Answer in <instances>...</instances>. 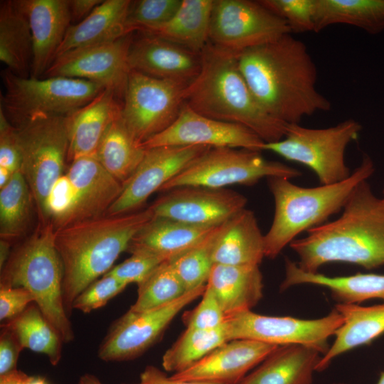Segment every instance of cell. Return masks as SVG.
I'll list each match as a JSON object with an SVG mask.
<instances>
[{"label": "cell", "instance_id": "ee69618b", "mask_svg": "<svg viewBox=\"0 0 384 384\" xmlns=\"http://www.w3.org/2000/svg\"><path fill=\"white\" fill-rule=\"evenodd\" d=\"M164 261L166 260L147 252H134L126 260L113 267L108 273L127 284L133 282L138 284Z\"/></svg>", "mask_w": 384, "mask_h": 384}, {"label": "cell", "instance_id": "9a60e30c", "mask_svg": "<svg viewBox=\"0 0 384 384\" xmlns=\"http://www.w3.org/2000/svg\"><path fill=\"white\" fill-rule=\"evenodd\" d=\"M132 33L115 41L66 53L56 58L43 77L63 76L89 80L124 98L130 68Z\"/></svg>", "mask_w": 384, "mask_h": 384}, {"label": "cell", "instance_id": "7dc6e473", "mask_svg": "<svg viewBox=\"0 0 384 384\" xmlns=\"http://www.w3.org/2000/svg\"><path fill=\"white\" fill-rule=\"evenodd\" d=\"M23 349L14 332L6 324L1 326L0 375L16 369L17 361Z\"/></svg>", "mask_w": 384, "mask_h": 384}, {"label": "cell", "instance_id": "f35d334b", "mask_svg": "<svg viewBox=\"0 0 384 384\" xmlns=\"http://www.w3.org/2000/svg\"><path fill=\"white\" fill-rule=\"evenodd\" d=\"M219 225L192 248L169 260L186 292L207 283L214 265L213 251Z\"/></svg>", "mask_w": 384, "mask_h": 384}, {"label": "cell", "instance_id": "60d3db41", "mask_svg": "<svg viewBox=\"0 0 384 384\" xmlns=\"http://www.w3.org/2000/svg\"><path fill=\"white\" fill-rule=\"evenodd\" d=\"M259 1L285 21L291 32L314 31L315 0H260Z\"/></svg>", "mask_w": 384, "mask_h": 384}, {"label": "cell", "instance_id": "8d00e7d4", "mask_svg": "<svg viewBox=\"0 0 384 384\" xmlns=\"http://www.w3.org/2000/svg\"><path fill=\"white\" fill-rule=\"evenodd\" d=\"M0 189V235L9 241L26 229L33 196L21 171L15 173Z\"/></svg>", "mask_w": 384, "mask_h": 384}, {"label": "cell", "instance_id": "6f0895ef", "mask_svg": "<svg viewBox=\"0 0 384 384\" xmlns=\"http://www.w3.org/2000/svg\"><path fill=\"white\" fill-rule=\"evenodd\" d=\"M380 200H381L382 205H383V206L384 208V188L383 190V197L380 198Z\"/></svg>", "mask_w": 384, "mask_h": 384}, {"label": "cell", "instance_id": "ac0fdd59", "mask_svg": "<svg viewBox=\"0 0 384 384\" xmlns=\"http://www.w3.org/2000/svg\"><path fill=\"white\" fill-rule=\"evenodd\" d=\"M265 143L242 125L203 116L183 105L175 121L142 146L145 149L164 146H205L262 151Z\"/></svg>", "mask_w": 384, "mask_h": 384}, {"label": "cell", "instance_id": "816d5d0a", "mask_svg": "<svg viewBox=\"0 0 384 384\" xmlns=\"http://www.w3.org/2000/svg\"><path fill=\"white\" fill-rule=\"evenodd\" d=\"M9 255V241L5 240H1L0 243V267L1 270L6 263L7 259Z\"/></svg>", "mask_w": 384, "mask_h": 384}, {"label": "cell", "instance_id": "f5cc1de1", "mask_svg": "<svg viewBox=\"0 0 384 384\" xmlns=\"http://www.w3.org/2000/svg\"><path fill=\"white\" fill-rule=\"evenodd\" d=\"M78 384H102V382L95 375L86 373L80 378Z\"/></svg>", "mask_w": 384, "mask_h": 384}, {"label": "cell", "instance_id": "1f68e13d", "mask_svg": "<svg viewBox=\"0 0 384 384\" xmlns=\"http://www.w3.org/2000/svg\"><path fill=\"white\" fill-rule=\"evenodd\" d=\"M214 0H182L166 23L142 33L156 36L201 53L209 43V28Z\"/></svg>", "mask_w": 384, "mask_h": 384}, {"label": "cell", "instance_id": "7402d4cb", "mask_svg": "<svg viewBox=\"0 0 384 384\" xmlns=\"http://www.w3.org/2000/svg\"><path fill=\"white\" fill-rule=\"evenodd\" d=\"M65 174L75 193V206L69 224L106 215L123 188V184L106 171L95 156L73 161Z\"/></svg>", "mask_w": 384, "mask_h": 384}, {"label": "cell", "instance_id": "d4e9b609", "mask_svg": "<svg viewBox=\"0 0 384 384\" xmlns=\"http://www.w3.org/2000/svg\"><path fill=\"white\" fill-rule=\"evenodd\" d=\"M131 2L102 1L86 18L70 26L54 60L66 53L113 41L130 34L127 33L126 21Z\"/></svg>", "mask_w": 384, "mask_h": 384}, {"label": "cell", "instance_id": "d590c367", "mask_svg": "<svg viewBox=\"0 0 384 384\" xmlns=\"http://www.w3.org/2000/svg\"><path fill=\"white\" fill-rule=\"evenodd\" d=\"M228 341L224 324L213 329H186L162 357L166 371L178 373Z\"/></svg>", "mask_w": 384, "mask_h": 384}, {"label": "cell", "instance_id": "ab89813d", "mask_svg": "<svg viewBox=\"0 0 384 384\" xmlns=\"http://www.w3.org/2000/svg\"><path fill=\"white\" fill-rule=\"evenodd\" d=\"M182 0L132 1L126 21L128 33L156 29L168 22L179 9Z\"/></svg>", "mask_w": 384, "mask_h": 384}, {"label": "cell", "instance_id": "3957f363", "mask_svg": "<svg viewBox=\"0 0 384 384\" xmlns=\"http://www.w3.org/2000/svg\"><path fill=\"white\" fill-rule=\"evenodd\" d=\"M153 218L149 207L80 220L55 230L54 245L63 265V297L68 316L78 296L112 268L135 235Z\"/></svg>", "mask_w": 384, "mask_h": 384}, {"label": "cell", "instance_id": "d6a6232c", "mask_svg": "<svg viewBox=\"0 0 384 384\" xmlns=\"http://www.w3.org/2000/svg\"><path fill=\"white\" fill-rule=\"evenodd\" d=\"M334 24L379 33L384 30V0H315L314 32Z\"/></svg>", "mask_w": 384, "mask_h": 384}, {"label": "cell", "instance_id": "bcb514c9", "mask_svg": "<svg viewBox=\"0 0 384 384\" xmlns=\"http://www.w3.org/2000/svg\"><path fill=\"white\" fill-rule=\"evenodd\" d=\"M31 302H35L34 296L23 287H0V320L15 318Z\"/></svg>", "mask_w": 384, "mask_h": 384}, {"label": "cell", "instance_id": "ffe728a7", "mask_svg": "<svg viewBox=\"0 0 384 384\" xmlns=\"http://www.w3.org/2000/svg\"><path fill=\"white\" fill-rule=\"evenodd\" d=\"M128 60L130 70L186 85L197 77L201 65V53L146 33L133 38Z\"/></svg>", "mask_w": 384, "mask_h": 384}, {"label": "cell", "instance_id": "836d02e7", "mask_svg": "<svg viewBox=\"0 0 384 384\" xmlns=\"http://www.w3.org/2000/svg\"><path fill=\"white\" fill-rule=\"evenodd\" d=\"M146 149L127 129L119 117L103 134L95 157L117 180L124 183L142 161Z\"/></svg>", "mask_w": 384, "mask_h": 384}, {"label": "cell", "instance_id": "f1b7e54d", "mask_svg": "<svg viewBox=\"0 0 384 384\" xmlns=\"http://www.w3.org/2000/svg\"><path fill=\"white\" fill-rule=\"evenodd\" d=\"M206 285L226 316L251 310L262 297V275L259 265L214 264Z\"/></svg>", "mask_w": 384, "mask_h": 384}, {"label": "cell", "instance_id": "5bb4252c", "mask_svg": "<svg viewBox=\"0 0 384 384\" xmlns=\"http://www.w3.org/2000/svg\"><path fill=\"white\" fill-rule=\"evenodd\" d=\"M206 286L187 292L178 299L156 309L128 310L111 325L100 345L98 357L105 361H124L139 357L158 340L186 305L203 295Z\"/></svg>", "mask_w": 384, "mask_h": 384}, {"label": "cell", "instance_id": "52a82bcc", "mask_svg": "<svg viewBox=\"0 0 384 384\" xmlns=\"http://www.w3.org/2000/svg\"><path fill=\"white\" fill-rule=\"evenodd\" d=\"M1 107L17 125L47 117L68 116L96 97L104 88L86 80L63 76L22 78L6 69Z\"/></svg>", "mask_w": 384, "mask_h": 384}, {"label": "cell", "instance_id": "681fc988", "mask_svg": "<svg viewBox=\"0 0 384 384\" xmlns=\"http://www.w3.org/2000/svg\"><path fill=\"white\" fill-rule=\"evenodd\" d=\"M102 2V0H68L71 21H81Z\"/></svg>", "mask_w": 384, "mask_h": 384}, {"label": "cell", "instance_id": "9f6ffc18", "mask_svg": "<svg viewBox=\"0 0 384 384\" xmlns=\"http://www.w3.org/2000/svg\"><path fill=\"white\" fill-rule=\"evenodd\" d=\"M377 384H384V372L381 373Z\"/></svg>", "mask_w": 384, "mask_h": 384}, {"label": "cell", "instance_id": "8fae6325", "mask_svg": "<svg viewBox=\"0 0 384 384\" xmlns=\"http://www.w3.org/2000/svg\"><path fill=\"white\" fill-rule=\"evenodd\" d=\"M186 86L130 71L120 118L139 142L143 144L175 121L184 105Z\"/></svg>", "mask_w": 384, "mask_h": 384}, {"label": "cell", "instance_id": "11a10c76", "mask_svg": "<svg viewBox=\"0 0 384 384\" xmlns=\"http://www.w3.org/2000/svg\"><path fill=\"white\" fill-rule=\"evenodd\" d=\"M21 384H49L43 378L27 375Z\"/></svg>", "mask_w": 384, "mask_h": 384}, {"label": "cell", "instance_id": "e575fe53", "mask_svg": "<svg viewBox=\"0 0 384 384\" xmlns=\"http://www.w3.org/2000/svg\"><path fill=\"white\" fill-rule=\"evenodd\" d=\"M4 324L14 332L23 348L44 354L53 366L58 364L63 342L36 304H30Z\"/></svg>", "mask_w": 384, "mask_h": 384}, {"label": "cell", "instance_id": "484cf974", "mask_svg": "<svg viewBox=\"0 0 384 384\" xmlns=\"http://www.w3.org/2000/svg\"><path fill=\"white\" fill-rule=\"evenodd\" d=\"M217 226H199L154 217L135 235L127 250L131 254L147 252L170 260L199 243Z\"/></svg>", "mask_w": 384, "mask_h": 384}, {"label": "cell", "instance_id": "277c9868", "mask_svg": "<svg viewBox=\"0 0 384 384\" xmlns=\"http://www.w3.org/2000/svg\"><path fill=\"white\" fill-rule=\"evenodd\" d=\"M201 58L197 77L184 89L185 105L203 116L242 125L265 143L284 137L288 124L260 105L239 69L236 53L209 42Z\"/></svg>", "mask_w": 384, "mask_h": 384}, {"label": "cell", "instance_id": "db71d44e", "mask_svg": "<svg viewBox=\"0 0 384 384\" xmlns=\"http://www.w3.org/2000/svg\"><path fill=\"white\" fill-rule=\"evenodd\" d=\"M14 174L7 169L0 167V188L8 183Z\"/></svg>", "mask_w": 384, "mask_h": 384}, {"label": "cell", "instance_id": "cb8c5ba5", "mask_svg": "<svg viewBox=\"0 0 384 384\" xmlns=\"http://www.w3.org/2000/svg\"><path fill=\"white\" fill-rule=\"evenodd\" d=\"M264 257V235L252 210L245 208L218 226L213 251L214 264L259 265Z\"/></svg>", "mask_w": 384, "mask_h": 384}, {"label": "cell", "instance_id": "74e56055", "mask_svg": "<svg viewBox=\"0 0 384 384\" xmlns=\"http://www.w3.org/2000/svg\"><path fill=\"white\" fill-rule=\"evenodd\" d=\"M137 285V300L129 309L132 311L161 307L187 292L169 260L158 265Z\"/></svg>", "mask_w": 384, "mask_h": 384}, {"label": "cell", "instance_id": "7c38bea8", "mask_svg": "<svg viewBox=\"0 0 384 384\" xmlns=\"http://www.w3.org/2000/svg\"><path fill=\"white\" fill-rule=\"evenodd\" d=\"M343 322V316L336 309L315 319L266 316L247 310L226 316L225 326L228 341L250 339L276 346L301 344L324 355L329 348V338Z\"/></svg>", "mask_w": 384, "mask_h": 384}, {"label": "cell", "instance_id": "7bdbcfd3", "mask_svg": "<svg viewBox=\"0 0 384 384\" xmlns=\"http://www.w3.org/2000/svg\"><path fill=\"white\" fill-rule=\"evenodd\" d=\"M202 297L200 303L182 316L186 329H213L222 326L225 321V314L207 285Z\"/></svg>", "mask_w": 384, "mask_h": 384}, {"label": "cell", "instance_id": "30bf717a", "mask_svg": "<svg viewBox=\"0 0 384 384\" xmlns=\"http://www.w3.org/2000/svg\"><path fill=\"white\" fill-rule=\"evenodd\" d=\"M261 151L230 147L210 148L167 182L160 191L196 186L223 188L233 184L253 185L262 178L300 176L302 172L265 159Z\"/></svg>", "mask_w": 384, "mask_h": 384}, {"label": "cell", "instance_id": "603a6c76", "mask_svg": "<svg viewBox=\"0 0 384 384\" xmlns=\"http://www.w3.org/2000/svg\"><path fill=\"white\" fill-rule=\"evenodd\" d=\"M110 89H105L84 107L68 115L67 162L95 156L109 125L121 114L122 104Z\"/></svg>", "mask_w": 384, "mask_h": 384}, {"label": "cell", "instance_id": "f907efd6", "mask_svg": "<svg viewBox=\"0 0 384 384\" xmlns=\"http://www.w3.org/2000/svg\"><path fill=\"white\" fill-rule=\"evenodd\" d=\"M28 375L17 369L0 375V384H21Z\"/></svg>", "mask_w": 384, "mask_h": 384}, {"label": "cell", "instance_id": "ba28073f", "mask_svg": "<svg viewBox=\"0 0 384 384\" xmlns=\"http://www.w3.org/2000/svg\"><path fill=\"white\" fill-rule=\"evenodd\" d=\"M361 130V125L353 119L318 129L288 124L284 137L265 143L262 150L307 166L321 185L333 184L351 176L344 154L347 146L358 139Z\"/></svg>", "mask_w": 384, "mask_h": 384}, {"label": "cell", "instance_id": "8992f818", "mask_svg": "<svg viewBox=\"0 0 384 384\" xmlns=\"http://www.w3.org/2000/svg\"><path fill=\"white\" fill-rule=\"evenodd\" d=\"M55 228L43 224L18 247L1 270L0 287H23L63 343L75 335L63 297V265L54 245Z\"/></svg>", "mask_w": 384, "mask_h": 384}, {"label": "cell", "instance_id": "4316f807", "mask_svg": "<svg viewBox=\"0 0 384 384\" xmlns=\"http://www.w3.org/2000/svg\"><path fill=\"white\" fill-rule=\"evenodd\" d=\"M320 354L305 345L279 346L238 384H312Z\"/></svg>", "mask_w": 384, "mask_h": 384}, {"label": "cell", "instance_id": "2e32d148", "mask_svg": "<svg viewBox=\"0 0 384 384\" xmlns=\"http://www.w3.org/2000/svg\"><path fill=\"white\" fill-rule=\"evenodd\" d=\"M210 147L164 146L146 149L145 154L106 215L134 212L155 191L181 173Z\"/></svg>", "mask_w": 384, "mask_h": 384}, {"label": "cell", "instance_id": "5b68a950", "mask_svg": "<svg viewBox=\"0 0 384 384\" xmlns=\"http://www.w3.org/2000/svg\"><path fill=\"white\" fill-rule=\"evenodd\" d=\"M374 164L366 154L351 176L338 183L313 188L299 186L284 177L267 178L274 201V215L264 235L265 257L275 258L300 233L324 224L343 210L356 186L374 172Z\"/></svg>", "mask_w": 384, "mask_h": 384}, {"label": "cell", "instance_id": "d6986e66", "mask_svg": "<svg viewBox=\"0 0 384 384\" xmlns=\"http://www.w3.org/2000/svg\"><path fill=\"white\" fill-rule=\"evenodd\" d=\"M279 346L250 339H233L220 345L174 379L238 384L250 370L261 363Z\"/></svg>", "mask_w": 384, "mask_h": 384}, {"label": "cell", "instance_id": "7a4b0ae2", "mask_svg": "<svg viewBox=\"0 0 384 384\" xmlns=\"http://www.w3.org/2000/svg\"><path fill=\"white\" fill-rule=\"evenodd\" d=\"M298 267L318 272L324 265L347 262L372 270L384 265V208L367 180L351 193L342 214L334 221L316 226L306 237L289 244Z\"/></svg>", "mask_w": 384, "mask_h": 384}, {"label": "cell", "instance_id": "6da1fadb", "mask_svg": "<svg viewBox=\"0 0 384 384\" xmlns=\"http://www.w3.org/2000/svg\"><path fill=\"white\" fill-rule=\"evenodd\" d=\"M239 69L262 108L286 124L328 112L316 89L317 70L306 45L291 33L236 53Z\"/></svg>", "mask_w": 384, "mask_h": 384}, {"label": "cell", "instance_id": "b9f144b4", "mask_svg": "<svg viewBox=\"0 0 384 384\" xmlns=\"http://www.w3.org/2000/svg\"><path fill=\"white\" fill-rule=\"evenodd\" d=\"M127 285L107 272L100 279L95 280L78 296L73 302V309L90 313L101 308L122 292Z\"/></svg>", "mask_w": 384, "mask_h": 384}, {"label": "cell", "instance_id": "4dcf8cb0", "mask_svg": "<svg viewBox=\"0 0 384 384\" xmlns=\"http://www.w3.org/2000/svg\"><path fill=\"white\" fill-rule=\"evenodd\" d=\"M33 54L28 20L16 1L0 4V60L16 75L30 77Z\"/></svg>", "mask_w": 384, "mask_h": 384}, {"label": "cell", "instance_id": "9c48e42d", "mask_svg": "<svg viewBox=\"0 0 384 384\" xmlns=\"http://www.w3.org/2000/svg\"><path fill=\"white\" fill-rule=\"evenodd\" d=\"M15 128L22 156L21 172L43 219L50 191L65 174L68 116L39 117Z\"/></svg>", "mask_w": 384, "mask_h": 384}, {"label": "cell", "instance_id": "4fadbf2b", "mask_svg": "<svg viewBox=\"0 0 384 384\" xmlns=\"http://www.w3.org/2000/svg\"><path fill=\"white\" fill-rule=\"evenodd\" d=\"M287 23L259 1L214 0L209 42L235 53L291 33Z\"/></svg>", "mask_w": 384, "mask_h": 384}, {"label": "cell", "instance_id": "e0dca14e", "mask_svg": "<svg viewBox=\"0 0 384 384\" xmlns=\"http://www.w3.org/2000/svg\"><path fill=\"white\" fill-rule=\"evenodd\" d=\"M246 204L245 196L230 189L188 186L166 191L150 207L155 218L215 226L245 208Z\"/></svg>", "mask_w": 384, "mask_h": 384}, {"label": "cell", "instance_id": "f6af8a7d", "mask_svg": "<svg viewBox=\"0 0 384 384\" xmlns=\"http://www.w3.org/2000/svg\"><path fill=\"white\" fill-rule=\"evenodd\" d=\"M22 156L16 128L0 107V167L13 174L21 171Z\"/></svg>", "mask_w": 384, "mask_h": 384}, {"label": "cell", "instance_id": "c3c4849f", "mask_svg": "<svg viewBox=\"0 0 384 384\" xmlns=\"http://www.w3.org/2000/svg\"><path fill=\"white\" fill-rule=\"evenodd\" d=\"M133 384H220L205 381H186L168 377L165 373L154 366H148L142 372L139 381Z\"/></svg>", "mask_w": 384, "mask_h": 384}, {"label": "cell", "instance_id": "f546056e", "mask_svg": "<svg viewBox=\"0 0 384 384\" xmlns=\"http://www.w3.org/2000/svg\"><path fill=\"white\" fill-rule=\"evenodd\" d=\"M335 309L343 319L335 333L336 338L321 358L316 370H325L338 356L361 345L368 344L384 334V304L361 306L337 304Z\"/></svg>", "mask_w": 384, "mask_h": 384}, {"label": "cell", "instance_id": "44dd1931", "mask_svg": "<svg viewBox=\"0 0 384 384\" xmlns=\"http://www.w3.org/2000/svg\"><path fill=\"white\" fill-rule=\"evenodd\" d=\"M32 36L30 77L41 78L53 63L70 26L68 0H16Z\"/></svg>", "mask_w": 384, "mask_h": 384}, {"label": "cell", "instance_id": "83f0119b", "mask_svg": "<svg viewBox=\"0 0 384 384\" xmlns=\"http://www.w3.org/2000/svg\"><path fill=\"white\" fill-rule=\"evenodd\" d=\"M302 284H315L329 289L339 304H356L368 299L384 301V274L357 273L349 276L330 277L319 272L302 270L297 262L287 259L285 277L280 285L284 291Z\"/></svg>", "mask_w": 384, "mask_h": 384}]
</instances>
